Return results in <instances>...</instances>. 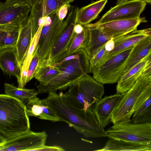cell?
<instances>
[{
	"mask_svg": "<svg viewBox=\"0 0 151 151\" xmlns=\"http://www.w3.org/2000/svg\"><path fill=\"white\" fill-rule=\"evenodd\" d=\"M45 131H29L6 140L0 145L1 151H35L45 145L47 138Z\"/></svg>",
	"mask_w": 151,
	"mask_h": 151,
	"instance_id": "30bf717a",
	"label": "cell"
},
{
	"mask_svg": "<svg viewBox=\"0 0 151 151\" xmlns=\"http://www.w3.org/2000/svg\"><path fill=\"white\" fill-rule=\"evenodd\" d=\"M146 5V3L143 0H129L111 8L96 23L139 18Z\"/></svg>",
	"mask_w": 151,
	"mask_h": 151,
	"instance_id": "7c38bea8",
	"label": "cell"
},
{
	"mask_svg": "<svg viewBox=\"0 0 151 151\" xmlns=\"http://www.w3.org/2000/svg\"><path fill=\"white\" fill-rule=\"evenodd\" d=\"M61 72L57 66H42L37 67L34 77L39 82L38 85H42L49 82Z\"/></svg>",
	"mask_w": 151,
	"mask_h": 151,
	"instance_id": "4316f807",
	"label": "cell"
},
{
	"mask_svg": "<svg viewBox=\"0 0 151 151\" xmlns=\"http://www.w3.org/2000/svg\"><path fill=\"white\" fill-rule=\"evenodd\" d=\"M102 148L95 151H151V146L111 138Z\"/></svg>",
	"mask_w": 151,
	"mask_h": 151,
	"instance_id": "cb8c5ba5",
	"label": "cell"
},
{
	"mask_svg": "<svg viewBox=\"0 0 151 151\" xmlns=\"http://www.w3.org/2000/svg\"><path fill=\"white\" fill-rule=\"evenodd\" d=\"M7 27L0 26V30L6 28Z\"/></svg>",
	"mask_w": 151,
	"mask_h": 151,
	"instance_id": "b9f144b4",
	"label": "cell"
},
{
	"mask_svg": "<svg viewBox=\"0 0 151 151\" xmlns=\"http://www.w3.org/2000/svg\"><path fill=\"white\" fill-rule=\"evenodd\" d=\"M33 22L30 15L20 26L16 45L19 61L22 66L27 55L33 37Z\"/></svg>",
	"mask_w": 151,
	"mask_h": 151,
	"instance_id": "ffe728a7",
	"label": "cell"
},
{
	"mask_svg": "<svg viewBox=\"0 0 151 151\" xmlns=\"http://www.w3.org/2000/svg\"><path fill=\"white\" fill-rule=\"evenodd\" d=\"M25 106L28 116L50 121L53 122L59 121L58 118L46 103L44 99H41L35 96L30 99Z\"/></svg>",
	"mask_w": 151,
	"mask_h": 151,
	"instance_id": "d6986e66",
	"label": "cell"
},
{
	"mask_svg": "<svg viewBox=\"0 0 151 151\" xmlns=\"http://www.w3.org/2000/svg\"><path fill=\"white\" fill-rule=\"evenodd\" d=\"M105 45L90 59V62L91 72L93 68L99 65L105 58L108 52L105 48Z\"/></svg>",
	"mask_w": 151,
	"mask_h": 151,
	"instance_id": "1f68e13d",
	"label": "cell"
},
{
	"mask_svg": "<svg viewBox=\"0 0 151 151\" xmlns=\"http://www.w3.org/2000/svg\"><path fill=\"white\" fill-rule=\"evenodd\" d=\"M108 0H99L79 9L76 24L82 26L88 24L95 19L102 11Z\"/></svg>",
	"mask_w": 151,
	"mask_h": 151,
	"instance_id": "44dd1931",
	"label": "cell"
},
{
	"mask_svg": "<svg viewBox=\"0 0 151 151\" xmlns=\"http://www.w3.org/2000/svg\"><path fill=\"white\" fill-rule=\"evenodd\" d=\"M83 29V26L81 25L76 24L73 28V32L76 34H78L81 33Z\"/></svg>",
	"mask_w": 151,
	"mask_h": 151,
	"instance_id": "8d00e7d4",
	"label": "cell"
},
{
	"mask_svg": "<svg viewBox=\"0 0 151 151\" xmlns=\"http://www.w3.org/2000/svg\"><path fill=\"white\" fill-rule=\"evenodd\" d=\"M71 5H65L61 6L58 11V14L59 19L63 20L66 16L68 11V8Z\"/></svg>",
	"mask_w": 151,
	"mask_h": 151,
	"instance_id": "836d02e7",
	"label": "cell"
},
{
	"mask_svg": "<svg viewBox=\"0 0 151 151\" xmlns=\"http://www.w3.org/2000/svg\"><path fill=\"white\" fill-rule=\"evenodd\" d=\"M50 16V22L48 25L43 27L37 45L39 58L38 67L42 65L45 61L63 28L65 20L59 19L57 11L52 13Z\"/></svg>",
	"mask_w": 151,
	"mask_h": 151,
	"instance_id": "9c48e42d",
	"label": "cell"
},
{
	"mask_svg": "<svg viewBox=\"0 0 151 151\" xmlns=\"http://www.w3.org/2000/svg\"><path fill=\"white\" fill-rule=\"evenodd\" d=\"M151 53V36L139 41L133 48L122 75Z\"/></svg>",
	"mask_w": 151,
	"mask_h": 151,
	"instance_id": "7402d4cb",
	"label": "cell"
},
{
	"mask_svg": "<svg viewBox=\"0 0 151 151\" xmlns=\"http://www.w3.org/2000/svg\"><path fill=\"white\" fill-rule=\"evenodd\" d=\"M131 121L124 120L113 124L106 131L107 137L151 146V123Z\"/></svg>",
	"mask_w": 151,
	"mask_h": 151,
	"instance_id": "277c9868",
	"label": "cell"
},
{
	"mask_svg": "<svg viewBox=\"0 0 151 151\" xmlns=\"http://www.w3.org/2000/svg\"><path fill=\"white\" fill-rule=\"evenodd\" d=\"M146 3H149L150 4H151V0H143Z\"/></svg>",
	"mask_w": 151,
	"mask_h": 151,
	"instance_id": "60d3db41",
	"label": "cell"
},
{
	"mask_svg": "<svg viewBox=\"0 0 151 151\" xmlns=\"http://www.w3.org/2000/svg\"><path fill=\"white\" fill-rule=\"evenodd\" d=\"M35 151H65V150L62 147L58 146H47L44 145L35 150Z\"/></svg>",
	"mask_w": 151,
	"mask_h": 151,
	"instance_id": "e575fe53",
	"label": "cell"
},
{
	"mask_svg": "<svg viewBox=\"0 0 151 151\" xmlns=\"http://www.w3.org/2000/svg\"><path fill=\"white\" fill-rule=\"evenodd\" d=\"M5 140H6L4 139L0 136V145L4 143Z\"/></svg>",
	"mask_w": 151,
	"mask_h": 151,
	"instance_id": "f35d334b",
	"label": "cell"
},
{
	"mask_svg": "<svg viewBox=\"0 0 151 151\" xmlns=\"http://www.w3.org/2000/svg\"><path fill=\"white\" fill-rule=\"evenodd\" d=\"M21 67L15 47L0 49V68L4 73L15 76L18 81L20 76Z\"/></svg>",
	"mask_w": 151,
	"mask_h": 151,
	"instance_id": "e0dca14e",
	"label": "cell"
},
{
	"mask_svg": "<svg viewBox=\"0 0 151 151\" xmlns=\"http://www.w3.org/2000/svg\"><path fill=\"white\" fill-rule=\"evenodd\" d=\"M68 88V93L81 104L85 111L91 109L93 105L101 99L104 93L103 84L87 73L83 75Z\"/></svg>",
	"mask_w": 151,
	"mask_h": 151,
	"instance_id": "5b68a950",
	"label": "cell"
},
{
	"mask_svg": "<svg viewBox=\"0 0 151 151\" xmlns=\"http://www.w3.org/2000/svg\"><path fill=\"white\" fill-rule=\"evenodd\" d=\"M79 8L70 6L65 20L62 33L53 45L45 62L40 66H49L59 61L61 56L66 52L72 38L73 28L76 24Z\"/></svg>",
	"mask_w": 151,
	"mask_h": 151,
	"instance_id": "ba28073f",
	"label": "cell"
},
{
	"mask_svg": "<svg viewBox=\"0 0 151 151\" xmlns=\"http://www.w3.org/2000/svg\"><path fill=\"white\" fill-rule=\"evenodd\" d=\"M65 4L70 5L66 0H36L30 14L33 22V37L40 25H45L48 16Z\"/></svg>",
	"mask_w": 151,
	"mask_h": 151,
	"instance_id": "5bb4252c",
	"label": "cell"
},
{
	"mask_svg": "<svg viewBox=\"0 0 151 151\" xmlns=\"http://www.w3.org/2000/svg\"><path fill=\"white\" fill-rule=\"evenodd\" d=\"M151 59L146 63L142 72V75L151 81Z\"/></svg>",
	"mask_w": 151,
	"mask_h": 151,
	"instance_id": "d6a6232c",
	"label": "cell"
},
{
	"mask_svg": "<svg viewBox=\"0 0 151 151\" xmlns=\"http://www.w3.org/2000/svg\"><path fill=\"white\" fill-rule=\"evenodd\" d=\"M39 63L38 47L37 46L29 67L26 80L27 83L34 77V75L39 65Z\"/></svg>",
	"mask_w": 151,
	"mask_h": 151,
	"instance_id": "4dcf8cb0",
	"label": "cell"
},
{
	"mask_svg": "<svg viewBox=\"0 0 151 151\" xmlns=\"http://www.w3.org/2000/svg\"><path fill=\"white\" fill-rule=\"evenodd\" d=\"M134 46L111 56L93 68L91 71L93 77L102 84L117 82L122 74Z\"/></svg>",
	"mask_w": 151,
	"mask_h": 151,
	"instance_id": "8992f818",
	"label": "cell"
},
{
	"mask_svg": "<svg viewBox=\"0 0 151 151\" xmlns=\"http://www.w3.org/2000/svg\"><path fill=\"white\" fill-rule=\"evenodd\" d=\"M20 27H7L0 30V47L1 49L16 47Z\"/></svg>",
	"mask_w": 151,
	"mask_h": 151,
	"instance_id": "f1b7e54d",
	"label": "cell"
},
{
	"mask_svg": "<svg viewBox=\"0 0 151 151\" xmlns=\"http://www.w3.org/2000/svg\"><path fill=\"white\" fill-rule=\"evenodd\" d=\"M150 81L142 75L130 89L121 94L122 97L112 113L110 122L114 124L130 119L139 98Z\"/></svg>",
	"mask_w": 151,
	"mask_h": 151,
	"instance_id": "52a82bcc",
	"label": "cell"
},
{
	"mask_svg": "<svg viewBox=\"0 0 151 151\" xmlns=\"http://www.w3.org/2000/svg\"><path fill=\"white\" fill-rule=\"evenodd\" d=\"M83 25L87 27L89 31V40L85 48L90 60L111 39L95 27Z\"/></svg>",
	"mask_w": 151,
	"mask_h": 151,
	"instance_id": "603a6c76",
	"label": "cell"
},
{
	"mask_svg": "<svg viewBox=\"0 0 151 151\" xmlns=\"http://www.w3.org/2000/svg\"><path fill=\"white\" fill-rule=\"evenodd\" d=\"M129 0H117L116 5H118L122 3L125 2Z\"/></svg>",
	"mask_w": 151,
	"mask_h": 151,
	"instance_id": "74e56055",
	"label": "cell"
},
{
	"mask_svg": "<svg viewBox=\"0 0 151 151\" xmlns=\"http://www.w3.org/2000/svg\"><path fill=\"white\" fill-rule=\"evenodd\" d=\"M151 59V53H150L121 76L117 81L116 93L122 94L130 89L142 75L146 63Z\"/></svg>",
	"mask_w": 151,
	"mask_h": 151,
	"instance_id": "ac0fdd59",
	"label": "cell"
},
{
	"mask_svg": "<svg viewBox=\"0 0 151 151\" xmlns=\"http://www.w3.org/2000/svg\"><path fill=\"white\" fill-rule=\"evenodd\" d=\"M30 129L25 105L14 98L0 94V136L6 140Z\"/></svg>",
	"mask_w": 151,
	"mask_h": 151,
	"instance_id": "7a4b0ae2",
	"label": "cell"
},
{
	"mask_svg": "<svg viewBox=\"0 0 151 151\" xmlns=\"http://www.w3.org/2000/svg\"><path fill=\"white\" fill-rule=\"evenodd\" d=\"M66 0L67 1V3L68 4H70V3L73 2L75 0Z\"/></svg>",
	"mask_w": 151,
	"mask_h": 151,
	"instance_id": "ab89813d",
	"label": "cell"
},
{
	"mask_svg": "<svg viewBox=\"0 0 151 151\" xmlns=\"http://www.w3.org/2000/svg\"><path fill=\"white\" fill-rule=\"evenodd\" d=\"M83 26V29L81 33L77 34L74 32L67 50L60 58L59 61L67 56L81 52L87 46L89 40V31L87 27Z\"/></svg>",
	"mask_w": 151,
	"mask_h": 151,
	"instance_id": "d4e9b609",
	"label": "cell"
},
{
	"mask_svg": "<svg viewBox=\"0 0 151 151\" xmlns=\"http://www.w3.org/2000/svg\"><path fill=\"white\" fill-rule=\"evenodd\" d=\"M1 49V48L0 47V49Z\"/></svg>",
	"mask_w": 151,
	"mask_h": 151,
	"instance_id": "7bdbcfd3",
	"label": "cell"
},
{
	"mask_svg": "<svg viewBox=\"0 0 151 151\" xmlns=\"http://www.w3.org/2000/svg\"><path fill=\"white\" fill-rule=\"evenodd\" d=\"M150 36H151V29L148 28L137 29L119 37L112 39L114 42V47L106 54L103 61L114 55L134 46L140 41Z\"/></svg>",
	"mask_w": 151,
	"mask_h": 151,
	"instance_id": "2e32d148",
	"label": "cell"
},
{
	"mask_svg": "<svg viewBox=\"0 0 151 151\" xmlns=\"http://www.w3.org/2000/svg\"><path fill=\"white\" fill-rule=\"evenodd\" d=\"M146 22L144 17L118 20L102 23L89 24L86 25L95 27L111 39L116 38L137 29L141 23Z\"/></svg>",
	"mask_w": 151,
	"mask_h": 151,
	"instance_id": "4fadbf2b",
	"label": "cell"
},
{
	"mask_svg": "<svg viewBox=\"0 0 151 151\" xmlns=\"http://www.w3.org/2000/svg\"><path fill=\"white\" fill-rule=\"evenodd\" d=\"M90 60L85 48L78 58L51 65L58 66L61 72L47 83L42 85H38L37 87L38 93L66 90L83 75L91 73Z\"/></svg>",
	"mask_w": 151,
	"mask_h": 151,
	"instance_id": "3957f363",
	"label": "cell"
},
{
	"mask_svg": "<svg viewBox=\"0 0 151 151\" xmlns=\"http://www.w3.org/2000/svg\"><path fill=\"white\" fill-rule=\"evenodd\" d=\"M132 122L134 123H151V95L134 113Z\"/></svg>",
	"mask_w": 151,
	"mask_h": 151,
	"instance_id": "83f0119b",
	"label": "cell"
},
{
	"mask_svg": "<svg viewBox=\"0 0 151 151\" xmlns=\"http://www.w3.org/2000/svg\"><path fill=\"white\" fill-rule=\"evenodd\" d=\"M31 9V6L23 1L9 3L0 1V26L20 27L28 18Z\"/></svg>",
	"mask_w": 151,
	"mask_h": 151,
	"instance_id": "8fae6325",
	"label": "cell"
},
{
	"mask_svg": "<svg viewBox=\"0 0 151 151\" xmlns=\"http://www.w3.org/2000/svg\"><path fill=\"white\" fill-rule=\"evenodd\" d=\"M43 27L42 25L40 26L36 32L32 37L27 55L22 65V67L28 69L29 68L34 52L38 45Z\"/></svg>",
	"mask_w": 151,
	"mask_h": 151,
	"instance_id": "f546056e",
	"label": "cell"
},
{
	"mask_svg": "<svg viewBox=\"0 0 151 151\" xmlns=\"http://www.w3.org/2000/svg\"><path fill=\"white\" fill-rule=\"evenodd\" d=\"M4 88L5 94L19 100L25 105L30 99L38 94L35 89L20 88L6 83H4Z\"/></svg>",
	"mask_w": 151,
	"mask_h": 151,
	"instance_id": "484cf974",
	"label": "cell"
},
{
	"mask_svg": "<svg viewBox=\"0 0 151 151\" xmlns=\"http://www.w3.org/2000/svg\"><path fill=\"white\" fill-rule=\"evenodd\" d=\"M121 97V94L117 93L106 96L92 106L91 110L102 128H105L110 123L112 113Z\"/></svg>",
	"mask_w": 151,
	"mask_h": 151,
	"instance_id": "9a60e30c",
	"label": "cell"
},
{
	"mask_svg": "<svg viewBox=\"0 0 151 151\" xmlns=\"http://www.w3.org/2000/svg\"><path fill=\"white\" fill-rule=\"evenodd\" d=\"M44 99L59 121L65 122L85 137H108L91 109L85 111L68 105L62 101L56 91L49 92L47 97Z\"/></svg>",
	"mask_w": 151,
	"mask_h": 151,
	"instance_id": "6da1fadb",
	"label": "cell"
},
{
	"mask_svg": "<svg viewBox=\"0 0 151 151\" xmlns=\"http://www.w3.org/2000/svg\"><path fill=\"white\" fill-rule=\"evenodd\" d=\"M36 0H6L5 2L7 3H9L16 1H23L32 7L35 4Z\"/></svg>",
	"mask_w": 151,
	"mask_h": 151,
	"instance_id": "d590c367",
	"label": "cell"
}]
</instances>
